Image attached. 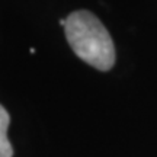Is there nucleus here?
I'll use <instances>...</instances> for the list:
<instances>
[{"instance_id":"f257e3e1","label":"nucleus","mask_w":157,"mask_h":157,"mask_svg":"<svg viewBox=\"0 0 157 157\" xmlns=\"http://www.w3.org/2000/svg\"><path fill=\"white\" fill-rule=\"evenodd\" d=\"M64 32L76 56L89 66L108 71L115 64V47L108 29L87 10L73 12L66 19Z\"/></svg>"},{"instance_id":"f03ea898","label":"nucleus","mask_w":157,"mask_h":157,"mask_svg":"<svg viewBox=\"0 0 157 157\" xmlns=\"http://www.w3.org/2000/svg\"><path fill=\"white\" fill-rule=\"evenodd\" d=\"M10 124L9 112L0 105V157H12L13 147L7 140V128Z\"/></svg>"}]
</instances>
